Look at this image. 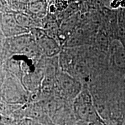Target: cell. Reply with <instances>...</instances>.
Wrapping results in <instances>:
<instances>
[{"instance_id": "8", "label": "cell", "mask_w": 125, "mask_h": 125, "mask_svg": "<svg viewBox=\"0 0 125 125\" xmlns=\"http://www.w3.org/2000/svg\"><path fill=\"white\" fill-rule=\"evenodd\" d=\"M19 125H43L37 120L30 118H25L21 119Z\"/></svg>"}, {"instance_id": "7", "label": "cell", "mask_w": 125, "mask_h": 125, "mask_svg": "<svg viewBox=\"0 0 125 125\" xmlns=\"http://www.w3.org/2000/svg\"><path fill=\"white\" fill-rule=\"evenodd\" d=\"M46 4L43 1H35L31 2L30 5V9L32 13H40L45 12Z\"/></svg>"}, {"instance_id": "5", "label": "cell", "mask_w": 125, "mask_h": 125, "mask_svg": "<svg viewBox=\"0 0 125 125\" xmlns=\"http://www.w3.org/2000/svg\"><path fill=\"white\" fill-rule=\"evenodd\" d=\"M40 43L45 53L49 56L54 55L59 51L57 43L53 39L50 37L45 35L42 37L40 40Z\"/></svg>"}, {"instance_id": "6", "label": "cell", "mask_w": 125, "mask_h": 125, "mask_svg": "<svg viewBox=\"0 0 125 125\" xmlns=\"http://www.w3.org/2000/svg\"><path fill=\"white\" fill-rule=\"evenodd\" d=\"M16 19L18 23L23 27L27 29L28 27L32 24L31 19L27 15L23 13H17L15 15Z\"/></svg>"}, {"instance_id": "1", "label": "cell", "mask_w": 125, "mask_h": 125, "mask_svg": "<svg viewBox=\"0 0 125 125\" xmlns=\"http://www.w3.org/2000/svg\"><path fill=\"white\" fill-rule=\"evenodd\" d=\"M75 111L78 118L88 123H96L98 121L97 112L87 92H82L76 97Z\"/></svg>"}, {"instance_id": "9", "label": "cell", "mask_w": 125, "mask_h": 125, "mask_svg": "<svg viewBox=\"0 0 125 125\" xmlns=\"http://www.w3.org/2000/svg\"><path fill=\"white\" fill-rule=\"evenodd\" d=\"M122 23H123V26L125 27V12L123 14L122 19Z\"/></svg>"}, {"instance_id": "2", "label": "cell", "mask_w": 125, "mask_h": 125, "mask_svg": "<svg viewBox=\"0 0 125 125\" xmlns=\"http://www.w3.org/2000/svg\"><path fill=\"white\" fill-rule=\"evenodd\" d=\"M2 28L5 35L15 37L26 34L27 29L23 27L19 24L15 16L6 14L2 16Z\"/></svg>"}, {"instance_id": "3", "label": "cell", "mask_w": 125, "mask_h": 125, "mask_svg": "<svg viewBox=\"0 0 125 125\" xmlns=\"http://www.w3.org/2000/svg\"><path fill=\"white\" fill-rule=\"evenodd\" d=\"M57 81L60 87L68 96L75 97L81 93V86L79 82L65 73L59 74Z\"/></svg>"}, {"instance_id": "4", "label": "cell", "mask_w": 125, "mask_h": 125, "mask_svg": "<svg viewBox=\"0 0 125 125\" xmlns=\"http://www.w3.org/2000/svg\"><path fill=\"white\" fill-rule=\"evenodd\" d=\"M112 60L115 66L125 69V47L119 41H114L111 46Z\"/></svg>"}]
</instances>
